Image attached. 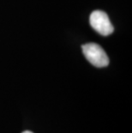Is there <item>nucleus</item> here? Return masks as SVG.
<instances>
[{
	"instance_id": "nucleus-3",
	"label": "nucleus",
	"mask_w": 132,
	"mask_h": 133,
	"mask_svg": "<svg viewBox=\"0 0 132 133\" xmlns=\"http://www.w3.org/2000/svg\"><path fill=\"white\" fill-rule=\"evenodd\" d=\"M22 133H33V132L30 131H23Z\"/></svg>"
},
{
	"instance_id": "nucleus-2",
	"label": "nucleus",
	"mask_w": 132,
	"mask_h": 133,
	"mask_svg": "<svg viewBox=\"0 0 132 133\" xmlns=\"http://www.w3.org/2000/svg\"><path fill=\"white\" fill-rule=\"evenodd\" d=\"M90 24L96 32L104 36L111 35L114 30L108 16L101 10H95L91 14Z\"/></svg>"
},
{
	"instance_id": "nucleus-1",
	"label": "nucleus",
	"mask_w": 132,
	"mask_h": 133,
	"mask_svg": "<svg viewBox=\"0 0 132 133\" xmlns=\"http://www.w3.org/2000/svg\"><path fill=\"white\" fill-rule=\"evenodd\" d=\"M82 52L86 58L93 65L98 68L109 64V58L103 48L95 43H88L82 46Z\"/></svg>"
}]
</instances>
